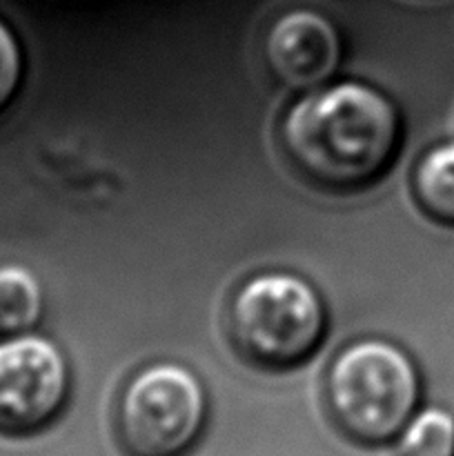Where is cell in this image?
<instances>
[{"instance_id": "cell-1", "label": "cell", "mask_w": 454, "mask_h": 456, "mask_svg": "<svg viewBox=\"0 0 454 456\" xmlns=\"http://www.w3.org/2000/svg\"><path fill=\"white\" fill-rule=\"evenodd\" d=\"M403 141L399 107L361 80L307 89L280 118V145L289 163L314 185L334 191L377 183Z\"/></svg>"}, {"instance_id": "cell-2", "label": "cell", "mask_w": 454, "mask_h": 456, "mask_svg": "<svg viewBox=\"0 0 454 456\" xmlns=\"http://www.w3.org/2000/svg\"><path fill=\"white\" fill-rule=\"evenodd\" d=\"M323 390L338 435L374 450L394 445L421 408L423 381L403 347L385 338H361L334 356Z\"/></svg>"}, {"instance_id": "cell-3", "label": "cell", "mask_w": 454, "mask_h": 456, "mask_svg": "<svg viewBox=\"0 0 454 456\" xmlns=\"http://www.w3.org/2000/svg\"><path fill=\"white\" fill-rule=\"evenodd\" d=\"M227 325L239 350L254 363L289 370L305 363L323 343L328 312L303 276L267 270L249 276L231 297Z\"/></svg>"}, {"instance_id": "cell-4", "label": "cell", "mask_w": 454, "mask_h": 456, "mask_svg": "<svg viewBox=\"0 0 454 456\" xmlns=\"http://www.w3.org/2000/svg\"><path fill=\"white\" fill-rule=\"evenodd\" d=\"M209 426V395L187 365L158 361L120 390L114 435L125 456H190Z\"/></svg>"}, {"instance_id": "cell-5", "label": "cell", "mask_w": 454, "mask_h": 456, "mask_svg": "<svg viewBox=\"0 0 454 456\" xmlns=\"http://www.w3.org/2000/svg\"><path fill=\"white\" fill-rule=\"evenodd\" d=\"M69 392V363L52 338L34 332L0 338V435H43L65 412Z\"/></svg>"}, {"instance_id": "cell-6", "label": "cell", "mask_w": 454, "mask_h": 456, "mask_svg": "<svg viewBox=\"0 0 454 456\" xmlns=\"http://www.w3.org/2000/svg\"><path fill=\"white\" fill-rule=\"evenodd\" d=\"M270 74L296 92L320 87L336 74L343 40L336 25L323 12L294 7L270 22L263 38Z\"/></svg>"}, {"instance_id": "cell-7", "label": "cell", "mask_w": 454, "mask_h": 456, "mask_svg": "<svg viewBox=\"0 0 454 456\" xmlns=\"http://www.w3.org/2000/svg\"><path fill=\"white\" fill-rule=\"evenodd\" d=\"M412 190L427 216L454 225V141L432 145L418 159Z\"/></svg>"}, {"instance_id": "cell-8", "label": "cell", "mask_w": 454, "mask_h": 456, "mask_svg": "<svg viewBox=\"0 0 454 456\" xmlns=\"http://www.w3.org/2000/svg\"><path fill=\"white\" fill-rule=\"evenodd\" d=\"M45 310L38 276L25 265H0V332H31Z\"/></svg>"}, {"instance_id": "cell-9", "label": "cell", "mask_w": 454, "mask_h": 456, "mask_svg": "<svg viewBox=\"0 0 454 456\" xmlns=\"http://www.w3.org/2000/svg\"><path fill=\"white\" fill-rule=\"evenodd\" d=\"M399 456H454V414L443 408H418L394 441Z\"/></svg>"}, {"instance_id": "cell-10", "label": "cell", "mask_w": 454, "mask_h": 456, "mask_svg": "<svg viewBox=\"0 0 454 456\" xmlns=\"http://www.w3.org/2000/svg\"><path fill=\"white\" fill-rule=\"evenodd\" d=\"M25 76V56L16 31L0 18V114L16 101Z\"/></svg>"}]
</instances>
